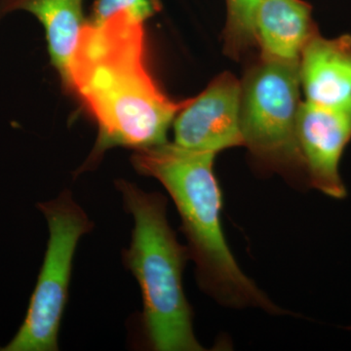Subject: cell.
Instances as JSON below:
<instances>
[{"label":"cell","instance_id":"6","mask_svg":"<svg viewBox=\"0 0 351 351\" xmlns=\"http://www.w3.org/2000/svg\"><path fill=\"white\" fill-rule=\"evenodd\" d=\"M297 138L308 186L335 199H343L346 188L339 162L351 141V98L336 105L302 103Z\"/></svg>","mask_w":351,"mask_h":351},{"label":"cell","instance_id":"9","mask_svg":"<svg viewBox=\"0 0 351 351\" xmlns=\"http://www.w3.org/2000/svg\"><path fill=\"white\" fill-rule=\"evenodd\" d=\"M254 31L261 57L282 62H300L304 46L318 34L313 7L304 0H263Z\"/></svg>","mask_w":351,"mask_h":351},{"label":"cell","instance_id":"12","mask_svg":"<svg viewBox=\"0 0 351 351\" xmlns=\"http://www.w3.org/2000/svg\"><path fill=\"white\" fill-rule=\"evenodd\" d=\"M161 8L160 0H95L88 22L99 24L115 14L123 13L138 22L145 23Z\"/></svg>","mask_w":351,"mask_h":351},{"label":"cell","instance_id":"2","mask_svg":"<svg viewBox=\"0 0 351 351\" xmlns=\"http://www.w3.org/2000/svg\"><path fill=\"white\" fill-rule=\"evenodd\" d=\"M215 156L166 142L137 149L132 163L140 174L158 180L174 201L196 279L206 294L232 308L285 313L242 271L228 247L221 228L223 197L215 177Z\"/></svg>","mask_w":351,"mask_h":351},{"label":"cell","instance_id":"5","mask_svg":"<svg viewBox=\"0 0 351 351\" xmlns=\"http://www.w3.org/2000/svg\"><path fill=\"white\" fill-rule=\"evenodd\" d=\"M38 208L49 228L45 257L24 322L1 351L59 350L58 334L68 302L76 247L94 228L69 191L38 203Z\"/></svg>","mask_w":351,"mask_h":351},{"label":"cell","instance_id":"7","mask_svg":"<svg viewBox=\"0 0 351 351\" xmlns=\"http://www.w3.org/2000/svg\"><path fill=\"white\" fill-rule=\"evenodd\" d=\"M241 83L223 73L180 110L174 121L175 144L217 154L243 145L240 129Z\"/></svg>","mask_w":351,"mask_h":351},{"label":"cell","instance_id":"10","mask_svg":"<svg viewBox=\"0 0 351 351\" xmlns=\"http://www.w3.org/2000/svg\"><path fill=\"white\" fill-rule=\"evenodd\" d=\"M84 0H0V18L14 11L34 14L43 25L52 63L64 80L78 38L86 24Z\"/></svg>","mask_w":351,"mask_h":351},{"label":"cell","instance_id":"4","mask_svg":"<svg viewBox=\"0 0 351 351\" xmlns=\"http://www.w3.org/2000/svg\"><path fill=\"white\" fill-rule=\"evenodd\" d=\"M299 63L261 57L246 71L240 82V129L243 145L258 162L287 177L299 174L307 184L297 138Z\"/></svg>","mask_w":351,"mask_h":351},{"label":"cell","instance_id":"11","mask_svg":"<svg viewBox=\"0 0 351 351\" xmlns=\"http://www.w3.org/2000/svg\"><path fill=\"white\" fill-rule=\"evenodd\" d=\"M226 23L223 31L225 52L239 59L256 45L255 16L263 0H226Z\"/></svg>","mask_w":351,"mask_h":351},{"label":"cell","instance_id":"3","mask_svg":"<svg viewBox=\"0 0 351 351\" xmlns=\"http://www.w3.org/2000/svg\"><path fill=\"white\" fill-rule=\"evenodd\" d=\"M117 188L135 221L123 263L142 292L145 346L156 351L204 350L193 332V309L182 288V271L191 258L168 223L167 200L123 180L117 182Z\"/></svg>","mask_w":351,"mask_h":351},{"label":"cell","instance_id":"1","mask_svg":"<svg viewBox=\"0 0 351 351\" xmlns=\"http://www.w3.org/2000/svg\"><path fill=\"white\" fill-rule=\"evenodd\" d=\"M64 82L98 124L87 166L110 147L137 151L167 142L171 123L191 100L175 101L161 91L145 63L144 23L123 13L87 21Z\"/></svg>","mask_w":351,"mask_h":351},{"label":"cell","instance_id":"8","mask_svg":"<svg viewBox=\"0 0 351 351\" xmlns=\"http://www.w3.org/2000/svg\"><path fill=\"white\" fill-rule=\"evenodd\" d=\"M299 69L306 101L336 105L351 98V36L316 34L302 50Z\"/></svg>","mask_w":351,"mask_h":351}]
</instances>
